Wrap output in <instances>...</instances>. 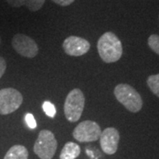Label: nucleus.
Listing matches in <instances>:
<instances>
[{
    "label": "nucleus",
    "instance_id": "f257e3e1",
    "mask_svg": "<svg viewBox=\"0 0 159 159\" xmlns=\"http://www.w3.org/2000/svg\"><path fill=\"white\" fill-rule=\"evenodd\" d=\"M97 51L105 63L117 62L123 54V47L119 38L112 32H106L97 41Z\"/></svg>",
    "mask_w": 159,
    "mask_h": 159
},
{
    "label": "nucleus",
    "instance_id": "f03ea898",
    "mask_svg": "<svg viewBox=\"0 0 159 159\" xmlns=\"http://www.w3.org/2000/svg\"><path fill=\"white\" fill-rule=\"evenodd\" d=\"M114 96L126 110L131 112L140 111L143 105L141 95L132 86L125 83H121L115 87Z\"/></svg>",
    "mask_w": 159,
    "mask_h": 159
},
{
    "label": "nucleus",
    "instance_id": "7ed1b4c3",
    "mask_svg": "<svg viewBox=\"0 0 159 159\" xmlns=\"http://www.w3.org/2000/svg\"><path fill=\"white\" fill-rule=\"evenodd\" d=\"M84 106L85 97L83 92L80 89H74L70 91L64 105V112L66 119L71 123L78 121L82 115Z\"/></svg>",
    "mask_w": 159,
    "mask_h": 159
},
{
    "label": "nucleus",
    "instance_id": "20e7f679",
    "mask_svg": "<svg viewBox=\"0 0 159 159\" xmlns=\"http://www.w3.org/2000/svg\"><path fill=\"white\" fill-rule=\"evenodd\" d=\"M57 142L50 130H42L34 142V152L40 159H51L56 153Z\"/></svg>",
    "mask_w": 159,
    "mask_h": 159
},
{
    "label": "nucleus",
    "instance_id": "39448f33",
    "mask_svg": "<svg viewBox=\"0 0 159 159\" xmlns=\"http://www.w3.org/2000/svg\"><path fill=\"white\" fill-rule=\"evenodd\" d=\"M23 102L21 93L15 89L6 88L0 90V114L8 115L20 107Z\"/></svg>",
    "mask_w": 159,
    "mask_h": 159
},
{
    "label": "nucleus",
    "instance_id": "423d86ee",
    "mask_svg": "<svg viewBox=\"0 0 159 159\" xmlns=\"http://www.w3.org/2000/svg\"><path fill=\"white\" fill-rule=\"evenodd\" d=\"M101 133V127L97 122L85 120L74 128L73 136L80 142H91L99 140Z\"/></svg>",
    "mask_w": 159,
    "mask_h": 159
},
{
    "label": "nucleus",
    "instance_id": "0eeeda50",
    "mask_svg": "<svg viewBox=\"0 0 159 159\" xmlns=\"http://www.w3.org/2000/svg\"><path fill=\"white\" fill-rule=\"evenodd\" d=\"M11 46L18 54L28 58L37 56L39 51L38 45L34 40L23 34H17L12 37Z\"/></svg>",
    "mask_w": 159,
    "mask_h": 159
},
{
    "label": "nucleus",
    "instance_id": "6e6552de",
    "mask_svg": "<svg viewBox=\"0 0 159 159\" xmlns=\"http://www.w3.org/2000/svg\"><path fill=\"white\" fill-rule=\"evenodd\" d=\"M63 50L68 55L73 57H80L89 52L90 43L82 37L71 35L63 42Z\"/></svg>",
    "mask_w": 159,
    "mask_h": 159
},
{
    "label": "nucleus",
    "instance_id": "1a4fd4ad",
    "mask_svg": "<svg viewBox=\"0 0 159 159\" xmlns=\"http://www.w3.org/2000/svg\"><path fill=\"white\" fill-rule=\"evenodd\" d=\"M119 133L115 127H107L101 133L100 146L102 150L107 155H113L118 150L119 142Z\"/></svg>",
    "mask_w": 159,
    "mask_h": 159
},
{
    "label": "nucleus",
    "instance_id": "9d476101",
    "mask_svg": "<svg viewBox=\"0 0 159 159\" xmlns=\"http://www.w3.org/2000/svg\"><path fill=\"white\" fill-rule=\"evenodd\" d=\"M80 154V146L73 142H66L59 155V159H75Z\"/></svg>",
    "mask_w": 159,
    "mask_h": 159
},
{
    "label": "nucleus",
    "instance_id": "9b49d317",
    "mask_svg": "<svg viewBox=\"0 0 159 159\" xmlns=\"http://www.w3.org/2000/svg\"><path fill=\"white\" fill-rule=\"evenodd\" d=\"M29 151L22 145H14L6 152L4 159H28Z\"/></svg>",
    "mask_w": 159,
    "mask_h": 159
},
{
    "label": "nucleus",
    "instance_id": "f8f14e48",
    "mask_svg": "<svg viewBox=\"0 0 159 159\" xmlns=\"http://www.w3.org/2000/svg\"><path fill=\"white\" fill-rule=\"evenodd\" d=\"M147 85L154 95L159 97V74L148 76L147 80Z\"/></svg>",
    "mask_w": 159,
    "mask_h": 159
},
{
    "label": "nucleus",
    "instance_id": "ddd939ff",
    "mask_svg": "<svg viewBox=\"0 0 159 159\" xmlns=\"http://www.w3.org/2000/svg\"><path fill=\"white\" fill-rule=\"evenodd\" d=\"M44 2L45 0H26L25 6L31 11H36L43 7Z\"/></svg>",
    "mask_w": 159,
    "mask_h": 159
},
{
    "label": "nucleus",
    "instance_id": "4468645a",
    "mask_svg": "<svg viewBox=\"0 0 159 159\" xmlns=\"http://www.w3.org/2000/svg\"><path fill=\"white\" fill-rule=\"evenodd\" d=\"M148 44L152 51L159 55V35L151 34L148 39Z\"/></svg>",
    "mask_w": 159,
    "mask_h": 159
},
{
    "label": "nucleus",
    "instance_id": "2eb2a0df",
    "mask_svg": "<svg viewBox=\"0 0 159 159\" xmlns=\"http://www.w3.org/2000/svg\"><path fill=\"white\" fill-rule=\"evenodd\" d=\"M43 109L46 115L50 118H54L56 115V108L53 103H51L49 101H45L43 103Z\"/></svg>",
    "mask_w": 159,
    "mask_h": 159
},
{
    "label": "nucleus",
    "instance_id": "dca6fc26",
    "mask_svg": "<svg viewBox=\"0 0 159 159\" xmlns=\"http://www.w3.org/2000/svg\"><path fill=\"white\" fill-rule=\"evenodd\" d=\"M25 122L27 123V125L29 128L34 129L36 127V121L34 119L33 114L27 113L25 115Z\"/></svg>",
    "mask_w": 159,
    "mask_h": 159
},
{
    "label": "nucleus",
    "instance_id": "f3484780",
    "mask_svg": "<svg viewBox=\"0 0 159 159\" xmlns=\"http://www.w3.org/2000/svg\"><path fill=\"white\" fill-rule=\"evenodd\" d=\"M6 2L12 7H20L25 5L26 0H6Z\"/></svg>",
    "mask_w": 159,
    "mask_h": 159
},
{
    "label": "nucleus",
    "instance_id": "a211bd4d",
    "mask_svg": "<svg viewBox=\"0 0 159 159\" xmlns=\"http://www.w3.org/2000/svg\"><path fill=\"white\" fill-rule=\"evenodd\" d=\"M6 62L5 58L3 57H0V79L2 78V76L6 73Z\"/></svg>",
    "mask_w": 159,
    "mask_h": 159
},
{
    "label": "nucleus",
    "instance_id": "6ab92c4d",
    "mask_svg": "<svg viewBox=\"0 0 159 159\" xmlns=\"http://www.w3.org/2000/svg\"><path fill=\"white\" fill-rule=\"evenodd\" d=\"M51 1L61 6H68L74 2V0H51Z\"/></svg>",
    "mask_w": 159,
    "mask_h": 159
},
{
    "label": "nucleus",
    "instance_id": "aec40b11",
    "mask_svg": "<svg viewBox=\"0 0 159 159\" xmlns=\"http://www.w3.org/2000/svg\"><path fill=\"white\" fill-rule=\"evenodd\" d=\"M0 44H1V37H0Z\"/></svg>",
    "mask_w": 159,
    "mask_h": 159
}]
</instances>
